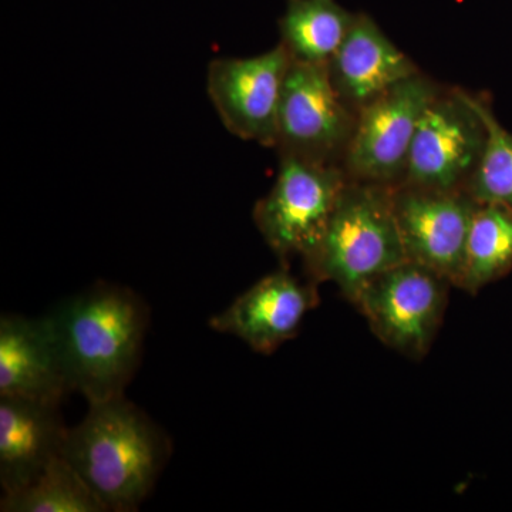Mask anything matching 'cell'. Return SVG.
Returning <instances> with one entry per match:
<instances>
[{
	"instance_id": "cell-1",
	"label": "cell",
	"mask_w": 512,
	"mask_h": 512,
	"mask_svg": "<svg viewBox=\"0 0 512 512\" xmlns=\"http://www.w3.org/2000/svg\"><path fill=\"white\" fill-rule=\"evenodd\" d=\"M73 392L87 403L123 396L143 356L150 311L124 286L94 285L49 315Z\"/></svg>"
},
{
	"instance_id": "cell-2",
	"label": "cell",
	"mask_w": 512,
	"mask_h": 512,
	"mask_svg": "<svg viewBox=\"0 0 512 512\" xmlns=\"http://www.w3.org/2000/svg\"><path fill=\"white\" fill-rule=\"evenodd\" d=\"M170 453L165 431L123 394L89 404L69 427L63 457L106 511L133 512L150 497Z\"/></svg>"
},
{
	"instance_id": "cell-3",
	"label": "cell",
	"mask_w": 512,
	"mask_h": 512,
	"mask_svg": "<svg viewBox=\"0 0 512 512\" xmlns=\"http://www.w3.org/2000/svg\"><path fill=\"white\" fill-rule=\"evenodd\" d=\"M404 261L393 187L349 180L318 247L303 264L312 282H333L353 303L372 279Z\"/></svg>"
},
{
	"instance_id": "cell-4",
	"label": "cell",
	"mask_w": 512,
	"mask_h": 512,
	"mask_svg": "<svg viewBox=\"0 0 512 512\" xmlns=\"http://www.w3.org/2000/svg\"><path fill=\"white\" fill-rule=\"evenodd\" d=\"M348 181L340 165L279 154L275 183L256 202L254 221L282 262L293 256L303 261L318 247Z\"/></svg>"
},
{
	"instance_id": "cell-5",
	"label": "cell",
	"mask_w": 512,
	"mask_h": 512,
	"mask_svg": "<svg viewBox=\"0 0 512 512\" xmlns=\"http://www.w3.org/2000/svg\"><path fill=\"white\" fill-rule=\"evenodd\" d=\"M443 89L420 72L363 107L343 158L349 180L386 187L402 184L421 117Z\"/></svg>"
},
{
	"instance_id": "cell-6",
	"label": "cell",
	"mask_w": 512,
	"mask_h": 512,
	"mask_svg": "<svg viewBox=\"0 0 512 512\" xmlns=\"http://www.w3.org/2000/svg\"><path fill=\"white\" fill-rule=\"evenodd\" d=\"M487 137L474 93L444 87L421 117L402 184L466 192L483 158Z\"/></svg>"
},
{
	"instance_id": "cell-7",
	"label": "cell",
	"mask_w": 512,
	"mask_h": 512,
	"mask_svg": "<svg viewBox=\"0 0 512 512\" xmlns=\"http://www.w3.org/2000/svg\"><path fill=\"white\" fill-rule=\"evenodd\" d=\"M450 286L426 266L404 261L372 279L353 305L384 345L420 360L443 323Z\"/></svg>"
},
{
	"instance_id": "cell-8",
	"label": "cell",
	"mask_w": 512,
	"mask_h": 512,
	"mask_svg": "<svg viewBox=\"0 0 512 512\" xmlns=\"http://www.w3.org/2000/svg\"><path fill=\"white\" fill-rule=\"evenodd\" d=\"M356 120L333 87L328 67L292 60L279 109L278 154L342 167Z\"/></svg>"
},
{
	"instance_id": "cell-9",
	"label": "cell",
	"mask_w": 512,
	"mask_h": 512,
	"mask_svg": "<svg viewBox=\"0 0 512 512\" xmlns=\"http://www.w3.org/2000/svg\"><path fill=\"white\" fill-rule=\"evenodd\" d=\"M291 62L278 43L261 55L218 57L208 64V97L232 136L275 148Z\"/></svg>"
},
{
	"instance_id": "cell-10",
	"label": "cell",
	"mask_w": 512,
	"mask_h": 512,
	"mask_svg": "<svg viewBox=\"0 0 512 512\" xmlns=\"http://www.w3.org/2000/svg\"><path fill=\"white\" fill-rule=\"evenodd\" d=\"M393 208L407 261L460 286L471 220L477 202L464 191L397 185Z\"/></svg>"
},
{
	"instance_id": "cell-11",
	"label": "cell",
	"mask_w": 512,
	"mask_h": 512,
	"mask_svg": "<svg viewBox=\"0 0 512 512\" xmlns=\"http://www.w3.org/2000/svg\"><path fill=\"white\" fill-rule=\"evenodd\" d=\"M319 303L315 282L302 284L286 268L259 279L225 311L212 316L210 328L235 336L262 355L291 340Z\"/></svg>"
},
{
	"instance_id": "cell-12",
	"label": "cell",
	"mask_w": 512,
	"mask_h": 512,
	"mask_svg": "<svg viewBox=\"0 0 512 512\" xmlns=\"http://www.w3.org/2000/svg\"><path fill=\"white\" fill-rule=\"evenodd\" d=\"M73 392L49 315L0 318V397L60 406Z\"/></svg>"
},
{
	"instance_id": "cell-13",
	"label": "cell",
	"mask_w": 512,
	"mask_h": 512,
	"mask_svg": "<svg viewBox=\"0 0 512 512\" xmlns=\"http://www.w3.org/2000/svg\"><path fill=\"white\" fill-rule=\"evenodd\" d=\"M340 99L359 113L394 84L420 73L367 13H356L348 35L326 64Z\"/></svg>"
},
{
	"instance_id": "cell-14",
	"label": "cell",
	"mask_w": 512,
	"mask_h": 512,
	"mask_svg": "<svg viewBox=\"0 0 512 512\" xmlns=\"http://www.w3.org/2000/svg\"><path fill=\"white\" fill-rule=\"evenodd\" d=\"M60 406L0 397V485L15 493L63 456L69 427Z\"/></svg>"
},
{
	"instance_id": "cell-15",
	"label": "cell",
	"mask_w": 512,
	"mask_h": 512,
	"mask_svg": "<svg viewBox=\"0 0 512 512\" xmlns=\"http://www.w3.org/2000/svg\"><path fill=\"white\" fill-rule=\"evenodd\" d=\"M356 13L338 0H286L279 43L293 62L326 64L342 45Z\"/></svg>"
},
{
	"instance_id": "cell-16",
	"label": "cell",
	"mask_w": 512,
	"mask_h": 512,
	"mask_svg": "<svg viewBox=\"0 0 512 512\" xmlns=\"http://www.w3.org/2000/svg\"><path fill=\"white\" fill-rule=\"evenodd\" d=\"M512 269V211L503 205L478 204L468 231L460 286L477 293Z\"/></svg>"
},
{
	"instance_id": "cell-17",
	"label": "cell",
	"mask_w": 512,
	"mask_h": 512,
	"mask_svg": "<svg viewBox=\"0 0 512 512\" xmlns=\"http://www.w3.org/2000/svg\"><path fill=\"white\" fill-rule=\"evenodd\" d=\"M2 512H107L66 458L57 457L42 474L15 493L3 494Z\"/></svg>"
},
{
	"instance_id": "cell-18",
	"label": "cell",
	"mask_w": 512,
	"mask_h": 512,
	"mask_svg": "<svg viewBox=\"0 0 512 512\" xmlns=\"http://www.w3.org/2000/svg\"><path fill=\"white\" fill-rule=\"evenodd\" d=\"M474 97L488 137L483 158L466 192L478 204L503 205L512 211V133L498 121L484 96Z\"/></svg>"
}]
</instances>
